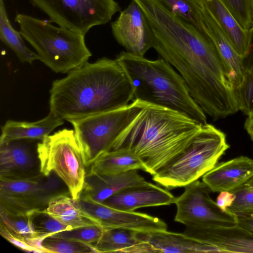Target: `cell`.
I'll list each match as a JSON object with an SVG mask.
<instances>
[{"label":"cell","instance_id":"cell-9","mask_svg":"<svg viewBox=\"0 0 253 253\" xmlns=\"http://www.w3.org/2000/svg\"><path fill=\"white\" fill-rule=\"evenodd\" d=\"M59 26L85 36L94 26L108 23L120 10L115 0H29Z\"/></svg>","mask_w":253,"mask_h":253},{"label":"cell","instance_id":"cell-8","mask_svg":"<svg viewBox=\"0 0 253 253\" xmlns=\"http://www.w3.org/2000/svg\"><path fill=\"white\" fill-rule=\"evenodd\" d=\"M144 102L135 99L127 106L68 121L73 126L88 167L101 155L113 150L117 138L142 109Z\"/></svg>","mask_w":253,"mask_h":253},{"label":"cell","instance_id":"cell-31","mask_svg":"<svg viewBox=\"0 0 253 253\" xmlns=\"http://www.w3.org/2000/svg\"><path fill=\"white\" fill-rule=\"evenodd\" d=\"M102 233V229L95 225L63 231L51 236L81 242L91 247L100 239Z\"/></svg>","mask_w":253,"mask_h":253},{"label":"cell","instance_id":"cell-32","mask_svg":"<svg viewBox=\"0 0 253 253\" xmlns=\"http://www.w3.org/2000/svg\"><path fill=\"white\" fill-rule=\"evenodd\" d=\"M239 110L246 115L253 113V71L247 70L244 80L235 89Z\"/></svg>","mask_w":253,"mask_h":253},{"label":"cell","instance_id":"cell-14","mask_svg":"<svg viewBox=\"0 0 253 253\" xmlns=\"http://www.w3.org/2000/svg\"><path fill=\"white\" fill-rule=\"evenodd\" d=\"M183 233L215 248L218 253H253V233L237 224L185 226Z\"/></svg>","mask_w":253,"mask_h":253},{"label":"cell","instance_id":"cell-2","mask_svg":"<svg viewBox=\"0 0 253 253\" xmlns=\"http://www.w3.org/2000/svg\"><path fill=\"white\" fill-rule=\"evenodd\" d=\"M49 92V112L68 122L122 108L134 99L126 72L107 57L70 71L52 83Z\"/></svg>","mask_w":253,"mask_h":253},{"label":"cell","instance_id":"cell-27","mask_svg":"<svg viewBox=\"0 0 253 253\" xmlns=\"http://www.w3.org/2000/svg\"><path fill=\"white\" fill-rule=\"evenodd\" d=\"M20 32L15 30L7 17L3 0H0V39L16 55L22 62L29 64L39 60L38 54L30 50L25 44Z\"/></svg>","mask_w":253,"mask_h":253},{"label":"cell","instance_id":"cell-16","mask_svg":"<svg viewBox=\"0 0 253 253\" xmlns=\"http://www.w3.org/2000/svg\"><path fill=\"white\" fill-rule=\"evenodd\" d=\"M175 199L168 190L146 181L118 191L103 203L118 210L133 211L143 207L170 205Z\"/></svg>","mask_w":253,"mask_h":253},{"label":"cell","instance_id":"cell-10","mask_svg":"<svg viewBox=\"0 0 253 253\" xmlns=\"http://www.w3.org/2000/svg\"><path fill=\"white\" fill-rule=\"evenodd\" d=\"M43 176L0 175V208L26 213L45 209L59 184L54 178Z\"/></svg>","mask_w":253,"mask_h":253},{"label":"cell","instance_id":"cell-18","mask_svg":"<svg viewBox=\"0 0 253 253\" xmlns=\"http://www.w3.org/2000/svg\"><path fill=\"white\" fill-rule=\"evenodd\" d=\"M146 181L137 170L110 175L86 174L81 196L103 203L118 191Z\"/></svg>","mask_w":253,"mask_h":253},{"label":"cell","instance_id":"cell-30","mask_svg":"<svg viewBox=\"0 0 253 253\" xmlns=\"http://www.w3.org/2000/svg\"><path fill=\"white\" fill-rule=\"evenodd\" d=\"M41 246L47 253H94L92 248L86 244L53 236L44 239Z\"/></svg>","mask_w":253,"mask_h":253},{"label":"cell","instance_id":"cell-12","mask_svg":"<svg viewBox=\"0 0 253 253\" xmlns=\"http://www.w3.org/2000/svg\"><path fill=\"white\" fill-rule=\"evenodd\" d=\"M78 202L84 214L102 230L120 228L150 233L168 229L163 220L146 213L118 210L82 196Z\"/></svg>","mask_w":253,"mask_h":253},{"label":"cell","instance_id":"cell-6","mask_svg":"<svg viewBox=\"0 0 253 253\" xmlns=\"http://www.w3.org/2000/svg\"><path fill=\"white\" fill-rule=\"evenodd\" d=\"M229 148L222 131L204 124L190 144L153 175V180L169 190L184 187L211 169Z\"/></svg>","mask_w":253,"mask_h":253},{"label":"cell","instance_id":"cell-19","mask_svg":"<svg viewBox=\"0 0 253 253\" xmlns=\"http://www.w3.org/2000/svg\"><path fill=\"white\" fill-rule=\"evenodd\" d=\"M204 2L237 53L246 58L251 50L253 28L242 27L221 0H206Z\"/></svg>","mask_w":253,"mask_h":253},{"label":"cell","instance_id":"cell-13","mask_svg":"<svg viewBox=\"0 0 253 253\" xmlns=\"http://www.w3.org/2000/svg\"><path fill=\"white\" fill-rule=\"evenodd\" d=\"M114 38L126 51L144 56L152 48L153 37L147 18L139 5L132 0L111 24Z\"/></svg>","mask_w":253,"mask_h":253},{"label":"cell","instance_id":"cell-20","mask_svg":"<svg viewBox=\"0 0 253 253\" xmlns=\"http://www.w3.org/2000/svg\"><path fill=\"white\" fill-rule=\"evenodd\" d=\"M142 238L155 249L157 253H218L215 248L191 238L183 233L159 231L142 233Z\"/></svg>","mask_w":253,"mask_h":253},{"label":"cell","instance_id":"cell-35","mask_svg":"<svg viewBox=\"0 0 253 253\" xmlns=\"http://www.w3.org/2000/svg\"><path fill=\"white\" fill-rule=\"evenodd\" d=\"M0 234L8 242L19 249L27 252L41 253L40 251L12 234L6 226L0 222Z\"/></svg>","mask_w":253,"mask_h":253},{"label":"cell","instance_id":"cell-38","mask_svg":"<svg viewBox=\"0 0 253 253\" xmlns=\"http://www.w3.org/2000/svg\"><path fill=\"white\" fill-rule=\"evenodd\" d=\"M247 116L245 122V129L253 142V113Z\"/></svg>","mask_w":253,"mask_h":253},{"label":"cell","instance_id":"cell-22","mask_svg":"<svg viewBox=\"0 0 253 253\" xmlns=\"http://www.w3.org/2000/svg\"><path fill=\"white\" fill-rule=\"evenodd\" d=\"M145 168L140 158L127 148H120L107 152L91 165L88 175H110L121 173Z\"/></svg>","mask_w":253,"mask_h":253},{"label":"cell","instance_id":"cell-4","mask_svg":"<svg viewBox=\"0 0 253 253\" xmlns=\"http://www.w3.org/2000/svg\"><path fill=\"white\" fill-rule=\"evenodd\" d=\"M116 59L123 67L134 89V99L166 107L205 124V113L192 97L181 75L163 58L150 60L121 52Z\"/></svg>","mask_w":253,"mask_h":253},{"label":"cell","instance_id":"cell-26","mask_svg":"<svg viewBox=\"0 0 253 253\" xmlns=\"http://www.w3.org/2000/svg\"><path fill=\"white\" fill-rule=\"evenodd\" d=\"M30 212H16L0 208V222L4 224L14 235L41 253H46L41 246L44 239L35 231Z\"/></svg>","mask_w":253,"mask_h":253},{"label":"cell","instance_id":"cell-15","mask_svg":"<svg viewBox=\"0 0 253 253\" xmlns=\"http://www.w3.org/2000/svg\"><path fill=\"white\" fill-rule=\"evenodd\" d=\"M198 3L203 19L202 33L213 44L236 89L245 79L247 71L245 59L236 51L204 2Z\"/></svg>","mask_w":253,"mask_h":253},{"label":"cell","instance_id":"cell-41","mask_svg":"<svg viewBox=\"0 0 253 253\" xmlns=\"http://www.w3.org/2000/svg\"><path fill=\"white\" fill-rule=\"evenodd\" d=\"M244 185L249 187H253V177L248 182H247Z\"/></svg>","mask_w":253,"mask_h":253},{"label":"cell","instance_id":"cell-29","mask_svg":"<svg viewBox=\"0 0 253 253\" xmlns=\"http://www.w3.org/2000/svg\"><path fill=\"white\" fill-rule=\"evenodd\" d=\"M30 213L35 231L43 239L59 232L73 229L61 223L43 210H35Z\"/></svg>","mask_w":253,"mask_h":253},{"label":"cell","instance_id":"cell-1","mask_svg":"<svg viewBox=\"0 0 253 253\" xmlns=\"http://www.w3.org/2000/svg\"><path fill=\"white\" fill-rule=\"evenodd\" d=\"M153 48L184 79L190 95L212 119L239 109L235 87L212 42L161 0H140Z\"/></svg>","mask_w":253,"mask_h":253},{"label":"cell","instance_id":"cell-11","mask_svg":"<svg viewBox=\"0 0 253 253\" xmlns=\"http://www.w3.org/2000/svg\"><path fill=\"white\" fill-rule=\"evenodd\" d=\"M184 187L183 193L174 201L175 221L185 226L237 224V214L228 209L226 211L220 209L211 199V191L204 182L197 180Z\"/></svg>","mask_w":253,"mask_h":253},{"label":"cell","instance_id":"cell-39","mask_svg":"<svg viewBox=\"0 0 253 253\" xmlns=\"http://www.w3.org/2000/svg\"><path fill=\"white\" fill-rule=\"evenodd\" d=\"M249 56L251 57V61L249 63L248 65L246 66V68H247V70L253 71V44H252V45H251V50H250L249 54L248 55V56L247 57H249Z\"/></svg>","mask_w":253,"mask_h":253},{"label":"cell","instance_id":"cell-33","mask_svg":"<svg viewBox=\"0 0 253 253\" xmlns=\"http://www.w3.org/2000/svg\"><path fill=\"white\" fill-rule=\"evenodd\" d=\"M231 192L236 198L230 211L236 214L253 213V189L243 185Z\"/></svg>","mask_w":253,"mask_h":253},{"label":"cell","instance_id":"cell-21","mask_svg":"<svg viewBox=\"0 0 253 253\" xmlns=\"http://www.w3.org/2000/svg\"><path fill=\"white\" fill-rule=\"evenodd\" d=\"M64 123L50 112L44 118L34 122L7 120L1 126L0 142L25 139L42 140Z\"/></svg>","mask_w":253,"mask_h":253},{"label":"cell","instance_id":"cell-43","mask_svg":"<svg viewBox=\"0 0 253 253\" xmlns=\"http://www.w3.org/2000/svg\"><path fill=\"white\" fill-rule=\"evenodd\" d=\"M250 188H251L253 189V187H250Z\"/></svg>","mask_w":253,"mask_h":253},{"label":"cell","instance_id":"cell-28","mask_svg":"<svg viewBox=\"0 0 253 253\" xmlns=\"http://www.w3.org/2000/svg\"><path fill=\"white\" fill-rule=\"evenodd\" d=\"M173 14L202 33L203 19L199 3L195 0H161Z\"/></svg>","mask_w":253,"mask_h":253},{"label":"cell","instance_id":"cell-40","mask_svg":"<svg viewBox=\"0 0 253 253\" xmlns=\"http://www.w3.org/2000/svg\"><path fill=\"white\" fill-rule=\"evenodd\" d=\"M251 14L252 16V19L253 21V0H247Z\"/></svg>","mask_w":253,"mask_h":253},{"label":"cell","instance_id":"cell-24","mask_svg":"<svg viewBox=\"0 0 253 253\" xmlns=\"http://www.w3.org/2000/svg\"><path fill=\"white\" fill-rule=\"evenodd\" d=\"M61 223L73 229L96 225L83 212L78 202L67 194L57 193L49 200L43 210Z\"/></svg>","mask_w":253,"mask_h":253},{"label":"cell","instance_id":"cell-3","mask_svg":"<svg viewBox=\"0 0 253 253\" xmlns=\"http://www.w3.org/2000/svg\"><path fill=\"white\" fill-rule=\"evenodd\" d=\"M203 125L178 111L144 102L113 150H131L142 161L145 171L153 176L184 150Z\"/></svg>","mask_w":253,"mask_h":253},{"label":"cell","instance_id":"cell-42","mask_svg":"<svg viewBox=\"0 0 253 253\" xmlns=\"http://www.w3.org/2000/svg\"><path fill=\"white\" fill-rule=\"evenodd\" d=\"M195 0L198 3H201V2H205L206 0Z\"/></svg>","mask_w":253,"mask_h":253},{"label":"cell","instance_id":"cell-37","mask_svg":"<svg viewBox=\"0 0 253 253\" xmlns=\"http://www.w3.org/2000/svg\"><path fill=\"white\" fill-rule=\"evenodd\" d=\"M237 225L253 233V213L238 214Z\"/></svg>","mask_w":253,"mask_h":253},{"label":"cell","instance_id":"cell-17","mask_svg":"<svg viewBox=\"0 0 253 253\" xmlns=\"http://www.w3.org/2000/svg\"><path fill=\"white\" fill-rule=\"evenodd\" d=\"M253 177V160L241 156L217 164L202 176L204 182L213 192H232Z\"/></svg>","mask_w":253,"mask_h":253},{"label":"cell","instance_id":"cell-36","mask_svg":"<svg viewBox=\"0 0 253 253\" xmlns=\"http://www.w3.org/2000/svg\"><path fill=\"white\" fill-rule=\"evenodd\" d=\"M216 198V203L218 207L223 211H226L234 202L235 195L231 192L222 191Z\"/></svg>","mask_w":253,"mask_h":253},{"label":"cell","instance_id":"cell-7","mask_svg":"<svg viewBox=\"0 0 253 253\" xmlns=\"http://www.w3.org/2000/svg\"><path fill=\"white\" fill-rule=\"evenodd\" d=\"M41 174L55 172L65 183L70 196L78 200L86 176L83 149L74 130L64 128L46 136L37 145Z\"/></svg>","mask_w":253,"mask_h":253},{"label":"cell","instance_id":"cell-23","mask_svg":"<svg viewBox=\"0 0 253 253\" xmlns=\"http://www.w3.org/2000/svg\"><path fill=\"white\" fill-rule=\"evenodd\" d=\"M18 141L0 142V175L28 174L34 167L29 147Z\"/></svg>","mask_w":253,"mask_h":253},{"label":"cell","instance_id":"cell-34","mask_svg":"<svg viewBox=\"0 0 253 253\" xmlns=\"http://www.w3.org/2000/svg\"><path fill=\"white\" fill-rule=\"evenodd\" d=\"M239 24L246 29L253 26L252 14L247 0H221Z\"/></svg>","mask_w":253,"mask_h":253},{"label":"cell","instance_id":"cell-25","mask_svg":"<svg viewBox=\"0 0 253 253\" xmlns=\"http://www.w3.org/2000/svg\"><path fill=\"white\" fill-rule=\"evenodd\" d=\"M142 233L120 228L103 230L101 238L91 248L94 253H135L138 245L145 242Z\"/></svg>","mask_w":253,"mask_h":253},{"label":"cell","instance_id":"cell-5","mask_svg":"<svg viewBox=\"0 0 253 253\" xmlns=\"http://www.w3.org/2000/svg\"><path fill=\"white\" fill-rule=\"evenodd\" d=\"M15 20L21 36L36 50L39 60L54 72L66 73L80 68L91 56L84 35L24 14H17Z\"/></svg>","mask_w":253,"mask_h":253}]
</instances>
